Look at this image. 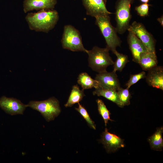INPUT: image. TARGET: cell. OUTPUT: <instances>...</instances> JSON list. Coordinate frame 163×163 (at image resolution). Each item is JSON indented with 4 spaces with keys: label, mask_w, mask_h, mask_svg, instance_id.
<instances>
[{
    "label": "cell",
    "mask_w": 163,
    "mask_h": 163,
    "mask_svg": "<svg viewBox=\"0 0 163 163\" xmlns=\"http://www.w3.org/2000/svg\"><path fill=\"white\" fill-rule=\"evenodd\" d=\"M100 141L108 153L114 152L124 146L123 140L116 135L109 132L107 128L102 133Z\"/></svg>",
    "instance_id": "obj_11"
},
{
    "label": "cell",
    "mask_w": 163,
    "mask_h": 163,
    "mask_svg": "<svg viewBox=\"0 0 163 163\" xmlns=\"http://www.w3.org/2000/svg\"><path fill=\"white\" fill-rule=\"evenodd\" d=\"M145 78L150 86L163 90V67L157 66L149 70Z\"/></svg>",
    "instance_id": "obj_14"
},
{
    "label": "cell",
    "mask_w": 163,
    "mask_h": 163,
    "mask_svg": "<svg viewBox=\"0 0 163 163\" xmlns=\"http://www.w3.org/2000/svg\"><path fill=\"white\" fill-rule=\"evenodd\" d=\"M93 94L94 95L103 97L115 103L120 107H123L119 100L117 91L115 90L99 88L95 89L93 91Z\"/></svg>",
    "instance_id": "obj_16"
},
{
    "label": "cell",
    "mask_w": 163,
    "mask_h": 163,
    "mask_svg": "<svg viewBox=\"0 0 163 163\" xmlns=\"http://www.w3.org/2000/svg\"><path fill=\"white\" fill-rule=\"evenodd\" d=\"M95 79L99 82L100 88L117 91L121 87L116 72L113 70L110 72L107 71L98 73L96 75Z\"/></svg>",
    "instance_id": "obj_10"
},
{
    "label": "cell",
    "mask_w": 163,
    "mask_h": 163,
    "mask_svg": "<svg viewBox=\"0 0 163 163\" xmlns=\"http://www.w3.org/2000/svg\"><path fill=\"white\" fill-rule=\"evenodd\" d=\"M127 30L133 33L140 40L148 51L155 52V40L142 24L134 21Z\"/></svg>",
    "instance_id": "obj_7"
},
{
    "label": "cell",
    "mask_w": 163,
    "mask_h": 163,
    "mask_svg": "<svg viewBox=\"0 0 163 163\" xmlns=\"http://www.w3.org/2000/svg\"><path fill=\"white\" fill-rule=\"evenodd\" d=\"M78 107L75 108L76 110L78 111L87 122L89 126L91 128L96 129V125L94 123L90 118L86 109L79 103H78Z\"/></svg>",
    "instance_id": "obj_23"
},
{
    "label": "cell",
    "mask_w": 163,
    "mask_h": 163,
    "mask_svg": "<svg viewBox=\"0 0 163 163\" xmlns=\"http://www.w3.org/2000/svg\"><path fill=\"white\" fill-rule=\"evenodd\" d=\"M149 5L147 3H143L136 7L135 9L140 16H145L148 15Z\"/></svg>",
    "instance_id": "obj_25"
},
{
    "label": "cell",
    "mask_w": 163,
    "mask_h": 163,
    "mask_svg": "<svg viewBox=\"0 0 163 163\" xmlns=\"http://www.w3.org/2000/svg\"><path fill=\"white\" fill-rule=\"evenodd\" d=\"M85 96L83 89L81 90L77 85H74L65 106L66 107H71L74 104L79 103Z\"/></svg>",
    "instance_id": "obj_19"
},
{
    "label": "cell",
    "mask_w": 163,
    "mask_h": 163,
    "mask_svg": "<svg viewBox=\"0 0 163 163\" xmlns=\"http://www.w3.org/2000/svg\"><path fill=\"white\" fill-rule=\"evenodd\" d=\"M146 75L144 71L134 75H131L129 80L125 85L126 88L129 89L132 85L136 83L139 80L145 78Z\"/></svg>",
    "instance_id": "obj_24"
},
{
    "label": "cell",
    "mask_w": 163,
    "mask_h": 163,
    "mask_svg": "<svg viewBox=\"0 0 163 163\" xmlns=\"http://www.w3.org/2000/svg\"><path fill=\"white\" fill-rule=\"evenodd\" d=\"M0 107L7 113L14 115L23 114L27 107L16 98L3 96L0 98Z\"/></svg>",
    "instance_id": "obj_8"
},
{
    "label": "cell",
    "mask_w": 163,
    "mask_h": 163,
    "mask_svg": "<svg viewBox=\"0 0 163 163\" xmlns=\"http://www.w3.org/2000/svg\"><path fill=\"white\" fill-rule=\"evenodd\" d=\"M57 3V0H24L23 11L27 13L33 10L53 9Z\"/></svg>",
    "instance_id": "obj_13"
},
{
    "label": "cell",
    "mask_w": 163,
    "mask_h": 163,
    "mask_svg": "<svg viewBox=\"0 0 163 163\" xmlns=\"http://www.w3.org/2000/svg\"><path fill=\"white\" fill-rule=\"evenodd\" d=\"M127 41L133 56V61L138 63L141 55L148 50L140 40L132 32L129 31Z\"/></svg>",
    "instance_id": "obj_12"
},
{
    "label": "cell",
    "mask_w": 163,
    "mask_h": 163,
    "mask_svg": "<svg viewBox=\"0 0 163 163\" xmlns=\"http://www.w3.org/2000/svg\"><path fill=\"white\" fill-rule=\"evenodd\" d=\"M77 82L83 90L94 88L95 89L100 88L99 82L92 78L86 72H82L79 75Z\"/></svg>",
    "instance_id": "obj_17"
},
{
    "label": "cell",
    "mask_w": 163,
    "mask_h": 163,
    "mask_svg": "<svg viewBox=\"0 0 163 163\" xmlns=\"http://www.w3.org/2000/svg\"><path fill=\"white\" fill-rule=\"evenodd\" d=\"M27 105L40 112L48 122L54 120L61 111L59 101L54 97L42 101H31Z\"/></svg>",
    "instance_id": "obj_4"
},
{
    "label": "cell",
    "mask_w": 163,
    "mask_h": 163,
    "mask_svg": "<svg viewBox=\"0 0 163 163\" xmlns=\"http://www.w3.org/2000/svg\"><path fill=\"white\" fill-rule=\"evenodd\" d=\"M96 102L99 113L104 120L105 126H106L109 120L113 121L110 119V113L102 100L98 99L96 100Z\"/></svg>",
    "instance_id": "obj_21"
},
{
    "label": "cell",
    "mask_w": 163,
    "mask_h": 163,
    "mask_svg": "<svg viewBox=\"0 0 163 163\" xmlns=\"http://www.w3.org/2000/svg\"><path fill=\"white\" fill-rule=\"evenodd\" d=\"M87 15L94 17L112 14L107 10V0H82Z\"/></svg>",
    "instance_id": "obj_9"
},
{
    "label": "cell",
    "mask_w": 163,
    "mask_h": 163,
    "mask_svg": "<svg viewBox=\"0 0 163 163\" xmlns=\"http://www.w3.org/2000/svg\"><path fill=\"white\" fill-rule=\"evenodd\" d=\"M129 89L120 87L117 91L119 100L123 107L130 104L131 96Z\"/></svg>",
    "instance_id": "obj_22"
},
{
    "label": "cell",
    "mask_w": 163,
    "mask_h": 163,
    "mask_svg": "<svg viewBox=\"0 0 163 163\" xmlns=\"http://www.w3.org/2000/svg\"><path fill=\"white\" fill-rule=\"evenodd\" d=\"M140 1L143 3H148L149 0H140Z\"/></svg>",
    "instance_id": "obj_27"
},
{
    "label": "cell",
    "mask_w": 163,
    "mask_h": 163,
    "mask_svg": "<svg viewBox=\"0 0 163 163\" xmlns=\"http://www.w3.org/2000/svg\"><path fill=\"white\" fill-rule=\"evenodd\" d=\"M113 53L117 57V59L113 64V71L121 72L126 63L129 62L128 56L125 55L120 53L116 50Z\"/></svg>",
    "instance_id": "obj_20"
},
{
    "label": "cell",
    "mask_w": 163,
    "mask_h": 163,
    "mask_svg": "<svg viewBox=\"0 0 163 163\" xmlns=\"http://www.w3.org/2000/svg\"><path fill=\"white\" fill-rule=\"evenodd\" d=\"M163 132L162 126L158 128L155 133L148 138V141L152 149L159 151L162 150L163 147Z\"/></svg>",
    "instance_id": "obj_18"
},
{
    "label": "cell",
    "mask_w": 163,
    "mask_h": 163,
    "mask_svg": "<svg viewBox=\"0 0 163 163\" xmlns=\"http://www.w3.org/2000/svg\"><path fill=\"white\" fill-rule=\"evenodd\" d=\"M61 42L64 49L72 51L87 52L83 44L80 32L72 25L64 26Z\"/></svg>",
    "instance_id": "obj_6"
},
{
    "label": "cell",
    "mask_w": 163,
    "mask_h": 163,
    "mask_svg": "<svg viewBox=\"0 0 163 163\" xmlns=\"http://www.w3.org/2000/svg\"><path fill=\"white\" fill-rule=\"evenodd\" d=\"M95 24L98 26L104 37L106 47L113 53L118 46H120L121 41L117 34V32L110 21L109 15L95 17Z\"/></svg>",
    "instance_id": "obj_2"
},
{
    "label": "cell",
    "mask_w": 163,
    "mask_h": 163,
    "mask_svg": "<svg viewBox=\"0 0 163 163\" xmlns=\"http://www.w3.org/2000/svg\"><path fill=\"white\" fill-rule=\"evenodd\" d=\"M110 50L107 47L94 46L86 53L88 56L89 66L98 73L107 71V68L113 65L114 62L110 55Z\"/></svg>",
    "instance_id": "obj_3"
},
{
    "label": "cell",
    "mask_w": 163,
    "mask_h": 163,
    "mask_svg": "<svg viewBox=\"0 0 163 163\" xmlns=\"http://www.w3.org/2000/svg\"><path fill=\"white\" fill-rule=\"evenodd\" d=\"M158 63L155 52L148 51L141 56L138 64L144 71H148L157 66Z\"/></svg>",
    "instance_id": "obj_15"
},
{
    "label": "cell",
    "mask_w": 163,
    "mask_h": 163,
    "mask_svg": "<svg viewBox=\"0 0 163 163\" xmlns=\"http://www.w3.org/2000/svg\"><path fill=\"white\" fill-rule=\"evenodd\" d=\"M158 21L161 24V25L163 26V16H161V17H160L157 19Z\"/></svg>",
    "instance_id": "obj_26"
},
{
    "label": "cell",
    "mask_w": 163,
    "mask_h": 163,
    "mask_svg": "<svg viewBox=\"0 0 163 163\" xmlns=\"http://www.w3.org/2000/svg\"><path fill=\"white\" fill-rule=\"evenodd\" d=\"M134 0H117L116 3V28L117 33H124L129 26L131 6Z\"/></svg>",
    "instance_id": "obj_5"
},
{
    "label": "cell",
    "mask_w": 163,
    "mask_h": 163,
    "mask_svg": "<svg viewBox=\"0 0 163 163\" xmlns=\"http://www.w3.org/2000/svg\"><path fill=\"white\" fill-rule=\"evenodd\" d=\"M25 19L30 30L48 33L57 23L59 15L54 9L43 10L28 13Z\"/></svg>",
    "instance_id": "obj_1"
}]
</instances>
